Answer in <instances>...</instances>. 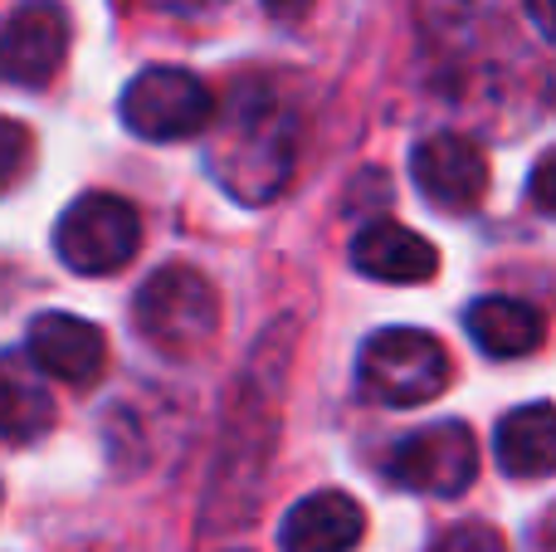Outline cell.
<instances>
[{"label":"cell","instance_id":"obj_1","mask_svg":"<svg viewBox=\"0 0 556 552\" xmlns=\"http://www.w3.org/2000/svg\"><path fill=\"white\" fill-rule=\"evenodd\" d=\"M211 172L240 205H269L298 162V117L269 84H240L211 117Z\"/></svg>","mask_w":556,"mask_h":552},{"label":"cell","instance_id":"obj_2","mask_svg":"<svg viewBox=\"0 0 556 552\" xmlns=\"http://www.w3.org/2000/svg\"><path fill=\"white\" fill-rule=\"evenodd\" d=\"M132 323L162 357H195L220 333V299L195 264H162L137 289Z\"/></svg>","mask_w":556,"mask_h":552},{"label":"cell","instance_id":"obj_3","mask_svg":"<svg viewBox=\"0 0 556 552\" xmlns=\"http://www.w3.org/2000/svg\"><path fill=\"white\" fill-rule=\"evenodd\" d=\"M450 381V357L425 328H381L362 342L356 387L381 406H425Z\"/></svg>","mask_w":556,"mask_h":552},{"label":"cell","instance_id":"obj_4","mask_svg":"<svg viewBox=\"0 0 556 552\" xmlns=\"http://www.w3.org/2000/svg\"><path fill=\"white\" fill-rule=\"evenodd\" d=\"M142 244V221L123 196L108 191H88L59 215L54 225V254L68 264L74 274H117Z\"/></svg>","mask_w":556,"mask_h":552},{"label":"cell","instance_id":"obj_5","mask_svg":"<svg viewBox=\"0 0 556 552\" xmlns=\"http://www.w3.org/2000/svg\"><path fill=\"white\" fill-rule=\"evenodd\" d=\"M123 123L142 142H181L211 127L215 98L191 68L152 64L123 88Z\"/></svg>","mask_w":556,"mask_h":552},{"label":"cell","instance_id":"obj_6","mask_svg":"<svg viewBox=\"0 0 556 552\" xmlns=\"http://www.w3.org/2000/svg\"><path fill=\"white\" fill-rule=\"evenodd\" d=\"M391 479L410 494L459 499L479 479V440L464 421H434V426L405 436L391 450Z\"/></svg>","mask_w":556,"mask_h":552},{"label":"cell","instance_id":"obj_7","mask_svg":"<svg viewBox=\"0 0 556 552\" xmlns=\"http://www.w3.org/2000/svg\"><path fill=\"white\" fill-rule=\"evenodd\" d=\"M68 54V10L59 0H25L0 25V84L45 88Z\"/></svg>","mask_w":556,"mask_h":552},{"label":"cell","instance_id":"obj_8","mask_svg":"<svg viewBox=\"0 0 556 552\" xmlns=\"http://www.w3.org/2000/svg\"><path fill=\"white\" fill-rule=\"evenodd\" d=\"M410 176L434 211L464 215L489 196V156L464 133H434L410 152Z\"/></svg>","mask_w":556,"mask_h":552},{"label":"cell","instance_id":"obj_9","mask_svg":"<svg viewBox=\"0 0 556 552\" xmlns=\"http://www.w3.org/2000/svg\"><path fill=\"white\" fill-rule=\"evenodd\" d=\"M25 357L64 387H93L108 367V338L74 313H39L25 333Z\"/></svg>","mask_w":556,"mask_h":552},{"label":"cell","instance_id":"obj_10","mask_svg":"<svg viewBox=\"0 0 556 552\" xmlns=\"http://www.w3.org/2000/svg\"><path fill=\"white\" fill-rule=\"evenodd\" d=\"M366 534V514L342 489L298 499L278 524V552H352Z\"/></svg>","mask_w":556,"mask_h":552},{"label":"cell","instance_id":"obj_11","mask_svg":"<svg viewBox=\"0 0 556 552\" xmlns=\"http://www.w3.org/2000/svg\"><path fill=\"white\" fill-rule=\"evenodd\" d=\"M352 264L381 284H430L440 269V250L401 221H371L356 230Z\"/></svg>","mask_w":556,"mask_h":552},{"label":"cell","instance_id":"obj_12","mask_svg":"<svg viewBox=\"0 0 556 552\" xmlns=\"http://www.w3.org/2000/svg\"><path fill=\"white\" fill-rule=\"evenodd\" d=\"M464 328H469L473 348L489 352V357H528L542 348L547 338V323L532 303L508 299V293H489V299H473L464 313Z\"/></svg>","mask_w":556,"mask_h":552},{"label":"cell","instance_id":"obj_13","mask_svg":"<svg viewBox=\"0 0 556 552\" xmlns=\"http://www.w3.org/2000/svg\"><path fill=\"white\" fill-rule=\"evenodd\" d=\"M493 455L513 479H547L556 475V406L532 401L498 421Z\"/></svg>","mask_w":556,"mask_h":552},{"label":"cell","instance_id":"obj_14","mask_svg":"<svg viewBox=\"0 0 556 552\" xmlns=\"http://www.w3.org/2000/svg\"><path fill=\"white\" fill-rule=\"evenodd\" d=\"M54 426V397L20 357H0V440H39Z\"/></svg>","mask_w":556,"mask_h":552},{"label":"cell","instance_id":"obj_15","mask_svg":"<svg viewBox=\"0 0 556 552\" xmlns=\"http://www.w3.org/2000/svg\"><path fill=\"white\" fill-rule=\"evenodd\" d=\"M29 152H35V137H29L25 123L0 113V196L29 172Z\"/></svg>","mask_w":556,"mask_h":552},{"label":"cell","instance_id":"obj_16","mask_svg":"<svg viewBox=\"0 0 556 552\" xmlns=\"http://www.w3.org/2000/svg\"><path fill=\"white\" fill-rule=\"evenodd\" d=\"M430 552H508V548H503L498 528H489V524H459V528H450V534H444Z\"/></svg>","mask_w":556,"mask_h":552},{"label":"cell","instance_id":"obj_17","mask_svg":"<svg viewBox=\"0 0 556 552\" xmlns=\"http://www.w3.org/2000/svg\"><path fill=\"white\" fill-rule=\"evenodd\" d=\"M528 201L538 205V211L556 215V147H552V152H542L538 166H532V176H528Z\"/></svg>","mask_w":556,"mask_h":552},{"label":"cell","instance_id":"obj_18","mask_svg":"<svg viewBox=\"0 0 556 552\" xmlns=\"http://www.w3.org/2000/svg\"><path fill=\"white\" fill-rule=\"evenodd\" d=\"M528 20L538 25L542 39H552L556 45V0H528Z\"/></svg>","mask_w":556,"mask_h":552},{"label":"cell","instance_id":"obj_19","mask_svg":"<svg viewBox=\"0 0 556 552\" xmlns=\"http://www.w3.org/2000/svg\"><path fill=\"white\" fill-rule=\"evenodd\" d=\"M264 10H269L278 25H298V20L313 10V0H264Z\"/></svg>","mask_w":556,"mask_h":552},{"label":"cell","instance_id":"obj_20","mask_svg":"<svg viewBox=\"0 0 556 552\" xmlns=\"http://www.w3.org/2000/svg\"><path fill=\"white\" fill-rule=\"evenodd\" d=\"M181 5H215V0H181Z\"/></svg>","mask_w":556,"mask_h":552}]
</instances>
